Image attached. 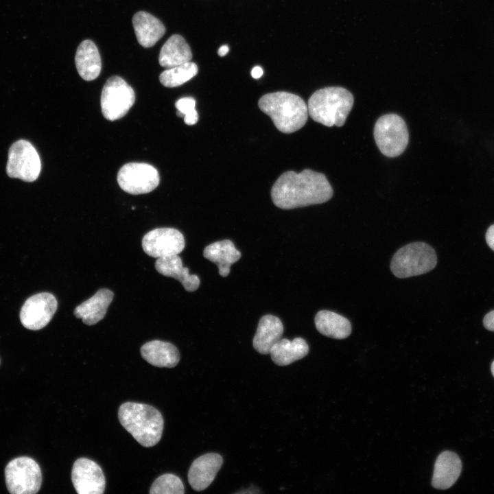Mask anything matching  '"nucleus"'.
Here are the masks:
<instances>
[{
  "mask_svg": "<svg viewBox=\"0 0 494 494\" xmlns=\"http://www.w3.org/2000/svg\"><path fill=\"white\" fill-rule=\"evenodd\" d=\"M154 266L161 274L179 281L188 292H193L199 287V277L189 274V269L183 267L182 259L178 255L159 257Z\"/></svg>",
  "mask_w": 494,
  "mask_h": 494,
  "instance_id": "obj_17",
  "label": "nucleus"
},
{
  "mask_svg": "<svg viewBox=\"0 0 494 494\" xmlns=\"http://www.w3.org/2000/svg\"><path fill=\"white\" fill-rule=\"evenodd\" d=\"M283 326L279 318L265 315L260 319L252 340L254 349L261 354L270 353V349L282 336Z\"/></svg>",
  "mask_w": 494,
  "mask_h": 494,
  "instance_id": "obj_19",
  "label": "nucleus"
},
{
  "mask_svg": "<svg viewBox=\"0 0 494 494\" xmlns=\"http://www.w3.org/2000/svg\"><path fill=\"white\" fill-rule=\"evenodd\" d=\"M203 255L207 259L215 263L217 266L219 274L226 277L230 272L231 265L241 257V252L235 248L231 240L224 239L206 246Z\"/></svg>",
  "mask_w": 494,
  "mask_h": 494,
  "instance_id": "obj_22",
  "label": "nucleus"
},
{
  "mask_svg": "<svg viewBox=\"0 0 494 494\" xmlns=\"http://www.w3.org/2000/svg\"><path fill=\"white\" fill-rule=\"evenodd\" d=\"M185 245L183 234L173 228L152 230L142 239L144 252L154 258L178 255L183 250Z\"/></svg>",
  "mask_w": 494,
  "mask_h": 494,
  "instance_id": "obj_12",
  "label": "nucleus"
},
{
  "mask_svg": "<svg viewBox=\"0 0 494 494\" xmlns=\"http://www.w3.org/2000/svg\"><path fill=\"white\" fill-rule=\"evenodd\" d=\"M437 263L434 250L424 242H413L399 249L393 255L390 269L398 278L418 276L431 271Z\"/></svg>",
  "mask_w": 494,
  "mask_h": 494,
  "instance_id": "obj_5",
  "label": "nucleus"
},
{
  "mask_svg": "<svg viewBox=\"0 0 494 494\" xmlns=\"http://www.w3.org/2000/svg\"><path fill=\"white\" fill-rule=\"evenodd\" d=\"M483 324L486 329L494 331V310L490 311L484 316Z\"/></svg>",
  "mask_w": 494,
  "mask_h": 494,
  "instance_id": "obj_29",
  "label": "nucleus"
},
{
  "mask_svg": "<svg viewBox=\"0 0 494 494\" xmlns=\"http://www.w3.org/2000/svg\"><path fill=\"white\" fill-rule=\"evenodd\" d=\"M58 307L55 296L49 292H41L30 296L21 307L20 320L30 330L45 327L54 315Z\"/></svg>",
  "mask_w": 494,
  "mask_h": 494,
  "instance_id": "obj_11",
  "label": "nucleus"
},
{
  "mask_svg": "<svg viewBox=\"0 0 494 494\" xmlns=\"http://www.w3.org/2000/svg\"><path fill=\"white\" fill-rule=\"evenodd\" d=\"M185 487L181 480L174 474L165 473L158 477L152 483L150 494H183Z\"/></svg>",
  "mask_w": 494,
  "mask_h": 494,
  "instance_id": "obj_27",
  "label": "nucleus"
},
{
  "mask_svg": "<svg viewBox=\"0 0 494 494\" xmlns=\"http://www.w3.org/2000/svg\"><path fill=\"white\" fill-rule=\"evenodd\" d=\"M71 480L78 494H102L105 490L106 480L102 469L95 462L86 458L75 461Z\"/></svg>",
  "mask_w": 494,
  "mask_h": 494,
  "instance_id": "obj_13",
  "label": "nucleus"
},
{
  "mask_svg": "<svg viewBox=\"0 0 494 494\" xmlns=\"http://www.w3.org/2000/svg\"><path fill=\"white\" fill-rule=\"evenodd\" d=\"M132 25L139 43L146 48L154 46L165 32L163 23L144 11L138 12L134 15Z\"/></svg>",
  "mask_w": 494,
  "mask_h": 494,
  "instance_id": "obj_18",
  "label": "nucleus"
},
{
  "mask_svg": "<svg viewBox=\"0 0 494 494\" xmlns=\"http://www.w3.org/2000/svg\"><path fill=\"white\" fill-rule=\"evenodd\" d=\"M114 297L113 292L106 288L99 289L89 299L77 306L73 314L87 325H93L102 320Z\"/></svg>",
  "mask_w": 494,
  "mask_h": 494,
  "instance_id": "obj_16",
  "label": "nucleus"
},
{
  "mask_svg": "<svg viewBox=\"0 0 494 494\" xmlns=\"http://www.w3.org/2000/svg\"><path fill=\"white\" fill-rule=\"evenodd\" d=\"M223 463L222 457L216 453H208L196 458L188 472V481L193 489H206L215 479Z\"/></svg>",
  "mask_w": 494,
  "mask_h": 494,
  "instance_id": "obj_14",
  "label": "nucleus"
},
{
  "mask_svg": "<svg viewBox=\"0 0 494 494\" xmlns=\"http://www.w3.org/2000/svg\"><path fill=\"white\" fill-rule=\"evenodd\" d=\"M177 115L183 117L187 125L196 124L198 120V114L196 110V100L191 97L180 98L175 104Z\"/></svg>",
  "mask_w": 494,
  "mask_h": 494,
  "instance_id": "obj_28",
  "label": "nucleus"
},
{
  "mask_svg": "<svg viewBox=\"0 0 494 494\" xmlns=\"http://www.w3.org/2000/svg\"><path fill=\"white\" fill-rule=\"evenodd\" d=\"M192 58L190 47L183 36L174 34L163 45L159 56L160 65L169 69L187 62Z\"/></svg>",
  "mask_w": 494,
  "mask_h": 494,
  "instance_id": "obj_23",
  "label": "nucleus"
},
{
  "mask_svg": "<svg viewBox=\"0 0 494 494\" xmlns=\"http://www.w3.org/2000/svg\"><path fill=\"white\" fill-rule=\"evenodd\" d=\"M354 102L347 89L339 86L320 89L315 91L307 103L311 118L328 127L342 126Z\"/></svg>",
  "mask_w": 494,
  "mask_h": 494,
  "instance_id": "obj_4",
  "label": "nucleus"
},
{
  "mask_svg": "<svg viewBox=\"0 0 494 494\" xmlns=\"http://www.w3.org/2000/svg\"><path fill=\"white\" fill-rule=\"evenodd\" d=\"M40 169L38 153L31 143L20 139L11 145L6 166L9 177L32 182L38 177Z\"/></svg>",
  "mask_w": 494,
  "mask_h": 494,
  "instance_id": "obj_9",
  "label": "nucleus"
},
{
  "mask_svg": "<svg viewBox=\"0 0 494 494\" xmlns=\"http://www.w3.org/2000/svg\"><path fill=\"white\" fill-rule=\"evenodd\" d=\"M75 62L80 77L86 81L96 79L101 71V58L95 44L91 40L82 41L78 46Z\"/></svg>",
  "mask_w": 494,
  "mask_h": 494,
  "instance_id": "obj_21",
  "label": "nucleus"
},
{
  "mask_svg": "<svg viewBox=\"0 0 494 494\" xmlns=\"http://www.w3.org/2000/svg\"><path fill=\"white\" fill-rule=\"evenodd\" d=\"M309 352V346L302 338L292 340L281 339L273 345L270 354L273 362L279 366H287L303 358Z\"/></svg>",
  "mask_w": 494,
  "mask_h": 494,
  "instance_id": "obj_24",
  "label": "nucleus"
},
{
  "mask_svg": "<svg viewBox=\"0 0 494 494\" xmlns=\"http://www.w3.org/2000/svg\"><path fill=\"white\" fill-rule=\"evenodd\" d=\"M198 71L197 64L189 61L163 71L159 76V80L166 87H176L191 80Z\"/></svg>",
  "mask_w": 494,
  "mask_h": 494,
  "instance_id": "obj_26",
  "label": "nucleus"
},
{
  "mask_svg": "<svg viewBox=\"0 0 494 494\" xmlns=\"http://www.w3.org/2000/svg\"><path fill=\"white\" fill-rule=\"evenodd\" d=\"M486 241L489 246L494 250V224L488 228L486 233Z\"/></svg>",
  "mask_w": 494,
  "mask_h": 494,
  "instance_id": "obj_30",
  "label": "nucleus"
},
{
  "mask_svg": "<svg viewBox=\"0 0 494 494\" xmlns=\"http://www.w3.org/2000/svg\"><path fill=\"white\" fill-rule=\"evenodd\" d=\"M263 71L259 66L255 67L251 71V75L255 79H258L262 76Z\"/></svg>",
  "mask_w": 494,
  "mask_h": 494,
  "instance_id": "obj_31",
  "label": "nucleus"
},
{
  "mask_svg": "<svg viewBox=\"0 0 494 494\" xmlns=\"http://www.w3.org/2000/svg\"><path fill=\"white\" fill-rule=\"evenodd\" d=\"M158 171L151 165L143 163H129L121 167L117 174L119 187L126 192L143 194L151 192L158 185Z\"/></svg>",
  "mask_w": 494,
  "mask_h": 494,
  "instance_id": "obj_10",
  "label": "nucleus"
},
{
  "mask_svg": "<svg viewBox=\"0 0 494 494\" xmlns=\"http://www.w3.org/2000/svg\"><path fill=\"white\" fill-rule=\"evenodd\" d=\"M141 354L148 363L158 367L172 368L180 360L179 351L173 344L158 340L144 344Z\"/></svg>",
  "mask_w": 494,
  "mask_h": 494,
  "instance_id": "obj_20",
  "label": "nucleus"
},
{
  "mask_svg": "<svg viewBox=\"0 0 494 494\" xmlns=\"http://www.w3.org/2000/svg\"><path fill=\"white\" fill-rule=\"evenodd\" d=\"M5 480L7 489L12 494H35L41 486V470L32 458L18 457L6 465Z\"/></svg>",
  "mask_w": 494,
  "mask_h": 494,
  "instance_id": "obj_7",
  "label": "nucleus"
},
{
  "mask_svg": "<svg viewBox=\"0 0 494 494\" xmlns=\"http://www.w3.org/2000/svg\"><path fill=\"white\" fill-rule=\"evenodd\" d=\"M229 51V48L226 45L221 46L218 49V55L220 56H225Z\"/></svg>",
  "mask_w": 494,
  "mask_h": 494,
  "instance_id": "obj_32",
  "label": "nucleus"
},
{
  "mask_svg": "<svg viewBox=\"0 0 494 494\" xmlns=\"http://www.w3.org/2000/svg\"><path fill=\"white\" fill-rule=\"evenodd\" d=\"M491 372H492V374H493V377H494V361L493 362V363H492V364H491Z\"/></svg>",
  "mask_w": 494,
  "mask_h": 494,
  "instance_id": "obj_33",
  "label": "nucleus"
},
{
  "mask_svg": "<svg viewBox=\"0 0 494 494\" xmlns=\"http://www.w3.org/2000/svg\"><path fill=\"white\" fill-rule=\"evenodd\" d=\"M121 425L142 446L150 447L161 440L163 419L161 412L152 405L126 402L118 411Z\"/></svg>",
  "mask_w": 494,
  "mask_h": 494,
  "instance_id": "obj_3",
  "label": "nucleus"
},
{
  "mask_svg": "<svg viewBox=\"0 0 494 494\" xmlns=\"http://www.w3.org/2000/svg\"><path fill=\"white\" fill-rule=\"evenodd\" d=\"M135 93L132 88L121 77L112 76L104 85L101 95L103 116L115 121L123 117L132 106Z\"/></svg>",
  "mask_w": 494,
  "mask_h": 494,
  "instance_id": "obj_8",
  "label": "nucleus"
},
{
  "mask_svg": "<svg viewBox=\"0 0 494 494\" xmlns=\"http://www.w3.org/2000/svg\"><path fill=\"white\" fill-rule=\"evenodd\" d=\"M258 106L271 118L275 127L285 134L298 130L307 121V104L301 97L291 93H267L259 99Z\"/></svg>",
  "mask_w": 494,
  "mask_h": 494,
  "instance_id": "obj_2",
  "label": "nucleus"
},
{
  "mask_svg": "<svg viewBox=\"0 0 494 494\" xmlns=\"http://www.w3.org/2000/svg\"><path fill=\"white\" fill-rule=\"evenodd\" d=\"M333 193L325 175L310 169L300 173L284 172L271 189L274 204L282 209L322 204L329 200Z\"/></svg>",
  "mask_w": 494,
  "mask_h": 494,
  "instance_id": "obj_1",
  "label": "nucleus"
},
{
  "mask_svg": "<svg viewBox=\"0 0 494 494\" xmlns=\"http://www.w3.org/2000/svg\"><path fill=\"white\" fill-rule=\"evenodd\" d=\"M373 134L379 150L388 157L401 155L409 141V134L404 120L395 113L380 117L375 124Z\"/></svg>",
  "mask_w": 494,
  "mask_h": 494,
  "instance_id": "obj_6",
  "label": "nucleus"
},
{
  "mask_svg": "<svg viewBox=\"0 0 494 494\" xmlns=\"http://www.w3.org/2000/svg\"><path fill=\"white\" fill-rule=\"evenodd\" d=\"M317 330L322 335L335 339H344L351 333L350 321L345 317L328 310H321L314 318Z\"/></svg>",
  "mask_w": 494,
  "mask_h": 494,
  "instance_id": "obj_25",
  "label": "nucleus"
},
{
  "mask_svg": "<svg viewBox=\"0 0 494 494\" xmlns=\"http://www.w3.org/2000/svg\"><path fill=\"white\" fill-rule=\"evenodd\" d=\"M462 471V462L454 452L445 451L437 458L435 464L432 486L437 489H447L458 480Z\"/></svg>",
  "mask_w": 494,
  "mask_h": 494,
  "instance_id": "obj_15",
  "label": "nucleus"
}]
</instances>
